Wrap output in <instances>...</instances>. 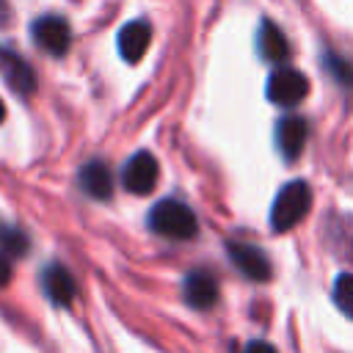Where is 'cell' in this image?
Listing matches in <instances>:
<instances>
[{
    "mask_svg": "<svg viewBox=\"0 0 353 353\" xmlns=\"http://www.w3.org/2000/svg\"><path fill=\"white\" fill-rule=\"evenodd\" d=\"M77 185L85 196H91L97 201H105L113 196V174H110L108 163H102V160H88L77 171Z\"/></svg>",
    "mask_w": 353,
    "mask_h": 353,
    "instance_id": "7c38bea8",
    "label": "cell"
},
{
    "mask_svg": "<svg viewBox=\"0 0 353 353\" xmlns=\"http://www.w3.org/2000/svg\"><path fill=\"white\" fill-rule=\"evenodd\" d=\"M8 281H11V262H8V256L0 254V287H6Z\"/></svg>",
    "mask_w": 353,
    "mask_h": 353,
    "instance_id": "ac0fdd59",
    "label": "cell"
},
{
    "mask_svg": "<svg viewBox=\"0 0 353 353\" xmlns=\"http://www.w3.org/2000/svg\"><path fill=\"white\" fill-rule=\"evenodd\" d=\"M41 290L44 295L55 303V306H69L77 295V284H74V276L61 265V262H50L44 270H41Z\"/></svg>",
    "mask_w": 353,
    "mask_h": 353,
    "instance_id": "30bf717a",
    "label": "cell"
},
{
    "mask_svg": "<svg viewBox=\"0 0 353 353\" xmlns=\"http://www.w3.org/2000/svg\"><path fill=\"white\" fill-rule=\"evenodd\" d=\"M119 52L127 63H138L152 41V25L146 19H132L119 30Z\"/></svg>",
    "mask_w": 353,
    "mask_h": 353,
    "instance_id": "8fae6325",
    "label": "cell"
},
{
    "mask_svg": "<svg viewBox=\"0 0 353 353\" xmlns=\"http://www.w3.org/2000/svg\"><path fill=\"white\" fill-rule=\"evenodd\" d=\"M28 245H30V240H28V234L22 232V229H3L0 232V251L3 254H8V256H25L28 254Z\"/></svg>",
    "mask_w": 353,
    "mask_h": 353,
    "instance_id": "9a60e30c",
    "label": "cell"
},
{
    "mask_svg": "<svg viewBox=\"0 0 353 353\" xmlns=\"http://www.w3.org/2000/svg\"><path fill=\"white\" fill-rule=\"evenodd\" d=\"M157 176H160V165L152 152H135L121 168V185L127 193L135 196H149L157 185Z\"/></svg>",
    "mask_w": 353,
    "mask_h": 353,
    "instance_id": "277c9868",
    "label": "cell"
},
{
    "mask_svg": "<svg viewBox=\"0 0 353 353\" xmlns=\"http://www.w3.org/2000/svg\"><path fill=\"white\" fill-rule=\"evenodd\" d=\"M256 50L265 61L270 63H284L290 58V41L284 36V30L270 22V19H262L259 25V33H256Z\"/></svg>",
    "mask_w": 353,
    "mask_h": 353,
    "instance_id": "4fadbf2b",
    "label": "cell"
},
{
    "mask_svg": "<svg viewBox=\"0 0 353 353\" xmlns=\"http://www.w3.org/2000/svg\"><path fill=\"white\" fill-rule=\"evenodd\" d=\"M226 254L232 259V265L251 281H270L273 276V265L268 259V254L262 248H256L254 243H240V240H229L226 243Z\"/></svg>",
    "mask_w": 353,
    "mask_h": 353,
    "instance_id": "5b68a950",
    "label": "cell"
},
{
    "mask_svg": "<svg viewBox=\"0 0 353 353\" xmlns=\"http://www.w3.org/2000/svg\"><path fill=\"white\" fill-rule=\"evenodd\" d=\"M8 19H11V6H8L6 0H0V28H3Z\"/></svg>",
    "mask_w": 353,
    "mask_h": 353,
    "instance_id": "d6986e66",
    "label": "cell"
},
{
    "mask_svg": "<svg viewBox=\"0 0 353 353\" xmlns=\"http://www.w3.org/2000/svg\"><path fill=\"white\" fill-rule=\"evenodd\" d=\"M0 74L17 94H33L36 91V74L30 63L11 47H0Z\"/></svg>",
    "mask_w": 353,
    "mask_h": 353,
    "instance_id": "ba28073f",
    "label": "cell"
},
{
    "mask_svg": "<svg viewBox=\"0 0 353 353\" xmlns=\"http://www.w3.org/2000/svg\"><path fill=\"white\" fill-rule=\"evenodd\" d=\"M30 36H33V41H36L44 52H50V55H63V52L72 47V28H69V22H66L63 17H58V14H44V17H39V19L33 22V28H30Z\"/></svg>",
    "mask_w": 353,
    "mask_h": 353,
    "instance_id": "8992f818",
    "label": "cell"
},
{
    "mask_svg": "<svg viewBox=\"0 0 353 353\" xmlns=\"http://www.w3.org/2000/svg\"><path fill=\"white\" fill-rule=\"evenodd\" d=\"M182 298L190 309H199V312L212 309L218 303V279L201 268L190 270L182 281Z\"/></svg>",
    "mask_w": 353,
    "mask_h": 353,
    "instance_id": "52a82bcc",
    "label": "cell"
},
{
    "mask_svg": "<svg viewBox=\"0 0 353 353\" xmlns=\"http://www.w3.org/2000/svg\"><path fill=\"white\" fill-rule=\"evenodd\" d=\"M245 353H279V350H276L270 342H262V339H256V342H248Z\"/></svg>",
    "mask_w": 353,
    "mask_h": 353,
    "instance_id": "e0dca14e",
    "label": "cell"
},
{
    "mask_svg": "<svg viewBox=\"0 0 353 353\" xmlns=\"http://www.w3.org/2000/svg\"><path fill=\"white\" fill-rule=\"evenodd\" d=\"M309 94V80L292 66H276L268 77V99L279 108H295Z\"/></svg>",
    "mask_w": 353,
    "mask_h": 353,
    "instance_id": "3957f363",
    "label": "cell"
},
{
    "mask_svg": "<svg viewBox=\"0 0 353 353\" xmlns=\"http://www.w3.org/2000/svg\"><path fill=\"white\" fill-rule=\"evenodd\" d=\"M149 229L160 237H168V240H190L196 237L199 232V221H196V212L176 201V199H163L157 201L152 210H149V218H146Z\"/></svg>",
    "mask_w": 353,
    "mask_h": 353,
    "instance_id": "6da1fadb",
    "label": "cell"
},
{
    "mask_svg": "<svg viewBox=\"0 0 353 353\" xmlns=\"http://www.w3.org/2000/svg\"><path fill=\"white\" fill-rule=\"evenodd\" d=\"M6 119V105H3V99H0V121Z\"/></svg>",
    "mask_w": 353,
    "mask_h": 353,
    "instance_id": "ffe728a7",
    "label": "cell"
},
{
    "mask_svg": "<svg viewBox=\"0 0 353 353\" xmlns=\"http://www.w3.org/2000/svg\"><path fill=\"white\" fill-rule=\"evenodd\" d=\"M334 303L336 309L353 320V273H339L334 281Z\"/></svg>",
    "mask_w": 353,
    "mask_h": 353,
    "instance_id": "5bb4252c",
    "label": "cell"
},
{
    "mask_svg": "<svg viewBox=\"0 0 353 353\" xmlns=\"http://www.w3.org/2000/svg\"><path fill=\"white\" fill-rule=\"evenodd\" d=\"M312 207V188L301 179L295 182H287L279 193H276V201L270 207V226L273 232H290L292 226H298L306 212Z\"/></svg>",
    "mask_w": 353,
    "mask_h": 353,
    "instance_id": "7a4b0ae2",
    "label": "cell"
},
{
    "mask_svg": "<svg viewBox=\"0 0 353 353\" xmlns=\"http://www.w3.org/2000/svg\"><path fill=\"white\" fill-rule=\"evenodd\" d=\"M325 69L334 74V80L342 88H353V63H347L345 58H339L334 52H325Z\"/></svg>",
    "mask_w": 353,
    "mask_h": 353,
    "instance_id": "2e32d148",
    "label": "cell"
},
{
    "mask_svg": "<svg viewBox=\"0 0 353 353\" xmlns=\"http://www.w3.org/2000/svg\"><path fill=\"white\" fill-rule=\"evenodd\" d=\"M306 138H309V124H306L303 116L279 119V124H276V146H279V152H281V157L287 163H292L303 152Z\"/></svg>",
    "mask_w": 353,
    "mask_h": 353,
    "instance_id": "9c48e42d",
    "label": "cell"
}]
</instances>
